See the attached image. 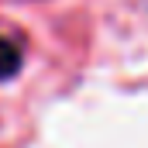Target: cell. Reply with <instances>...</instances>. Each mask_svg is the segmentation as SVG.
<instances>
[{"instance_id":"6da1fadb","label":"cell","mask_w":148,"mask_h":148,"mask_svg":"<svg viewBox=\"0 0 148 148\" xmlns=\"http://www.w3.org/2000/svg\"><path fill=\"white\" fill-rule=\"evenodd\" d=\"M17 69H21V48L10 38H0V79L3 76H14Z\"/></svg>"}]
</instances>
